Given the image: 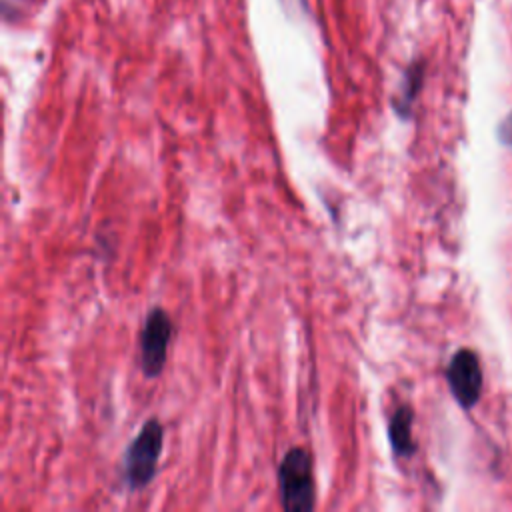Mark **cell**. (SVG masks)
I'll return each mask as SVG.
<instances>
[{"label":"cell","mask_w":512,"mask_h":512,"mask_svg":"<svg viewBox=\"0 0 512 512\" xmlns=\"http://www.w3.org/2000/svg\"><path fill=\"white\" fill-rule=\"evenodd\" d=\"M498 140L506 146H512V112L498 126Z\"/></svg>","instance_id":"52a82bcc"},{"label":"cell","mask_w":512,"mask_h":512,"mask_svg":"<svg viewBox=\"0 0 512 512\" xmlns=\"http://www.w3.org/2000/svg\"><path fill=\"white\" fill-rule=\"evenodd\" d=\"M278 486L284 510L308 512L314 508V472L306 448L294 446L284 454L278 468Z\"/></svg>","instance_id":"6da1fadb"},{"label":"cell","mask_w":512,"mask_h":512,"mask_svg":"<svg viewBox=\"0 0 512 512\" xmlns=\"http://www.w3.org/2000/svg\"><path fill=\"white\" fill-rule=\"evenodd\" d=\"M446 380L454 400L462 408H472L482 392V368L478 354L470 348H460L448 362Z\"/></svg>","instance_id":"277c9868"},{"label":"cell","mask_w":512,"mask_h":512,"mask_svg":"<svg viewBox=\"0 0 512 512\" xmlns=\"http://www.w3.org/2000/svg\"><path fill=\"white\" fill-rule=\"evenodd\" d=\"M412 424H414V412L408 404H400L388 422V440L396 456L408 458L414 454L416 444L412 438Z\"/></svg>","instance_id":"5b68a950"},{"label":"cell","mask_w":512,"mask_h":512,"mask_svg":"<svg viewBox=\"0 0 512 512\" xmlns=\"http://www.w3.org/2000/svg\"><path fill=\"white\" fill-rule=\"evenodd\" d=\"M422 78H424V64L422 62H414L406 74H404V82H402V90L396 102V110L400 116H408L412 110V102L420 92L422 86Z\"/></svg>","instance_id":"8992f818"},{"label":"cell","mask_w":512,"mask_h":512,"mask_svg":"<svg viewBox=\"0 0 512 512\" xmlns=\"http://www.w3.org/2000/svg\"><path fill=\"white\" fill-rule=\"evenodd\" d=\"M170 336H172L170 316L162 308H152L144 320L142 334H140V364H142V372L148 378H156L162 372L166 364Z\"/></svg>","instance_id":"3957f363"},{"label":"cell","mask_w":512,"mask_h":512,"mask_svg":"<svg viewBox=\"0 0 512 512\" xmlns=\"http://www.w3.org/2000/svg\"><path fill=\"white\" fill-rule=\"evenodd\" d=\"M164 428L156 418L144 422L136 438L130 442L124 454V478L132 490H140L150 484L156 474L158 458L162 454Z\"/></svg>","instance_id":"7a4b0ae2"}]
</instances>
